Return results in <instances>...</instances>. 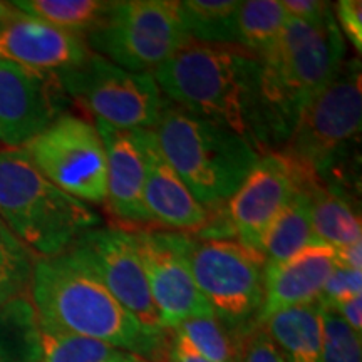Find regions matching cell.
Masks as SVG:
<instances>
[{"label": "cell", "mask_w": 362, "mask_h": 362, "mask_svg": "<svg viewBox=\"0 0 362 362\" xmlns=\"http://www.w3.org/2000/svg\"><path fill=\"white\" fill-rule=\"evenodd\" d=\"M320 320H322V362H362L361 334L352 330L330 307L320 305Z\"/></svg>", "instance_id": "cell-29"}, {"label": "cell", "mask_w": 362, "mask_h": 362, "mask_svg": "<svg viewBox=\"0 0 362 362\" xmlns=\"http://www.w3.org/2000/svg\"><path fill=\"white\" fill-rule=\"evenodd\" d=\"M287 19L280 0L240 2L235 22V45L262 57L282 34Z\"/></svg>", "instance_id": "cell-24"}, {"label": "cell", "mask_w": 362, "mask_h": 362, "mask_svg": "<svg viewBox=\"0 0 362 362\" xmlns=\"http://www.w3.org/2000/svg\"><path fill=\"white\" fill-rule=\"evenodd\" d=\"M69 96L56 72H42L0 59V143L24 148L59 116Z\"/></svg>", "instance_id": "cell-14"}, {"label": "cell", "mask_w": 362, "mask_h": 362, "mask_svg": "<svg viewBox=\"0 0 362 362\" xmlns=\"http://www.w3.org/2000/svg\"><path fill=\"white\" fill-rule=\"evenodd\" d=\"M362 126V71L359 59L344 62L337 76L298 117L282 151L307 175L346 194L354 189Z\"/></svg>", "instance_id": "cell-4"}, {"label": "cell", "mask_w": 362, "mask_h": 362, "mask_svg": "<svg viewBox=\"0 0 362 362\" xmlns=\"http://www.w3.org/2000/svg\"><path fill=\"white\" fill-rule=\"evenodd\" d=\"M69 99L96 121L124 131H153L166 98L151 72H131L90 54L83 64L59 72Z\"/></svg>", "instance_id": "cell-9"}, {"label": "cell", "mask_w": 362, "mask_h": 362, "mask_svg": "<svg viewBox=\"0 0 362 362\" xmlns=\"http://www.w3.org/2000/svg\"><path fill=\"white\" fill-rule=\"evenodd\" d=\"M22 149L62 192L88 205L106 203V149L94 123L64 112Z\"/></svg>", "instance_id": "cell-10"}, {"label": "cell", "mask_w": 362, "mask_h": 362, "mask_svg": "<svg viewBox=\"0 0 362 362\" xmlns=\"http://www.w3.org/2000/svg\"><path fill=\"white\" fill-rule=\"evenodd\" d=\"M264 327L285 362H322V320L317 302L279 312Z\"/></svg>", "instance_id": "cell-19"}, {"label": "cell", "mask_w": 362, "mask_h": 362, "mask_svg": "<svg viewBox=\"0 0 362 362\" xmlns=\"http://www.w3.org/2000/svg\"><path fill=\"white\" fill-rule=\"evenodd\" d=\"M240 362H285L264 325L253 324L237 334Z\"/></svg>", "instance_id": "cell-30"}, {"label": "cell", "mask_w": 362, "mask_h": 362, "mask_svg": "<svg viewBox=\"0 0 362 362\" xmlns=\"http://www.w3.org/2000/svg\"><path fill=\"white\" fill-rule=\"evenodd\" d=\"M93 51L84 35L27 17L0 25V59L42 72H64L83 64Z\"/></svg>", "instance_id": "cell-15"}, {"label": "cell", "mask_w": 362, "mask_h": 362, "mask_svg": "<svg viewBox=\"0 0 362 362\" xmlns=\"http://www.w3.org/2000/svg\"><path fill=\"white\" fill-rule=\"evenodd\" d=\"M163 96L243 138L262 156L272 149L260 96V57L226 44L192 40L153 72Z\"/></svg>", "instance_id": "cell-2"}, {"label": "cell", "mask_w": 362, "mask_h": 362, "mask_svg": "<svg viewBox=\"0 0 362 362\" xmlns=\"http://www.w3.org/2000/svg\"><path fill=\"white\" fill-rule=\"evenodd\" d=\"M238 0H185L180 2L185 29L202 44L235 45Z\"/></svg>", "instance_id": "cell-25"}, {"label": "cell", "mask_w": 362, "mask_h": 362, "mask_svg": "<svg viewBox=\"0 0 362 362\" xmlns=\"http://www.w3.org/2000/svg\"><path fill=\"white\" fill-rule=\"evenodd\" d=\"M143 146L146 176L144 205L153 223L170 232L197 235L208 221V211L194 200L185 181L163 156L153 131H138Z\"/></svg>", "instance_id": "cell-16"}, {"label": "cell", "mask_w": 362, "mask_h": 362, "mask_svg": "<svg viewBox=\"0 0 362 362\" xmlns=\"http://www.w3.org/2000/svg\"><path fill=\"white\" fill-rule=\"evenodd\" d=\"M334 250H336V265L362 270V242L337 247Z\"/></svg>", "instance_id": "cell-36"}, {"label": "cell", "mask_w": 362, "mask_h": 362, "mask_svg": "<svg viewBox=\"0 0 362 362\" xmlns=\"http://www.w3.org/2000/svg\"><path fill=\"white\" fill-rule=\"evenodd\" d=\"M42 339L30 296L0 305V362H40Z\"/></svg>", "instance_id": "cell-22"}, {"label": "cell", "mask_w": 362, "mask_h": 362, "mask_svg": "<svg viewBox=\"0 0 362 362\" xmlns=\"http://www.w3.org/2000/svg\"><path fill=\"white\" fill-rule=\"evenodd\" d=\"M288 17L317 24L332 12V6L322 0H280Z\"/></svg>", "instance_id": "cell-33"}, {"label": "cell", "mask_w": 362, "mask_h": 362, "mask_svg": "<svg viewBox=\"0 0 362 362\" xmlns=\"http://www.w3.org/2000/svg\"><path fill=\"white\" fill-rule=\"evenodd\" d=\"M29 296L40 330L94 339L148 362H166L171 330L136 319L69 250L35 259Z\"/></svg>", "instance_id": "cell-1"}, {"label": "cell", "mask_w": 362, "mask_h": 362, "mask_svg": "<svg viewBox=\"0 0 362 362\" xmlns=\"http://www.w3.org/2000/svg\"><path fill=\"white\" fill-rule=\"evenodd\" d=\"M107 362H148V361L141 359V357L126 354V352H121V354H117L116 357H112V359H110Z\"/></svg>", "instance_id": "cell-38"}, {"label": "cell", "mask_w": 362, "mask_h": 362, "mask_svg": "<svg viewBox=\"0 0 362 362\" xmlns=\"http://www.w3.org/2000/svg\"><path fill=\"white\" fill-rule=\"evenodd\" d=\"M339 30L357 52L362 51V2L361 0H339L332 7Z\"/></svg>", "instance_id": "cell-32"}, {"label": "cell", "mask_w": 362, "mask_h": 362, "mask_svg": "<svg viewBox=\"0 0 362 362\" xmlns=\"http://www.w3.org/2000/svg\"><path fill=\"white\" fill-rule=\"evenodd\" d=\"M107 160V210L116 220L128 225H153L144 205V165L143 146L138 131L116 129L96 121Z\"/></svg>", "instance_id": "cell-17"}, {"label": "cell", "mask_w": 362, "mask_h": 362, "mask_svg": "<svg viewBox=\"0 0 362 362\" xmlns=\"http://www.w3.org/2000/svg\"><path fill=\"white\" fill-rule=\"evenodd\" d=\"M344 56L346 40L334 11L317 24L288 17L260 57V96L274 151L284 148L307 104L336 78Z\"/></svg>", "instance_id": "cell-3"}, {"label": "cell", "mask_w": 362, "mask_h": 362, "mask_svg": "<svg viewBox=\"0 0 362 362\" xmlns=\"http://www.w3.org/2000/svg\"><path fill=\"white\" fill-rule=\"evenodd\" d=\"M310 180L315 178L298 168L282 151L264 153L245 181L221 206L233 240L262 262L260 245L267 230L293 194Z\"/></svg>", "instance_id": "cell-11"}, {"label": "cell", "mask_w": 362, "mask_h": 362, "mask_svg": "<svg viewBox=\"0 0 362 362\" xmlns=\"http://www.w3.org/2000/svg\"><path fill=\"white\" fill-rule=\"evenodd\" d=\"M0 220L35 259L59 255L101 226L94 208L45 178L22 148L0 151Z\"/></svg>", "instance_id": "cell-5"}, {"label": "cell", "mask_w": 362, "mask_h": 362, "mask_svg": "<svg viewBox=\"0 0 362 362\" xmlns=\"http://www.w3.org/2000/svg\"><path fill=\"white\" fill-rule=\"evenodd\" d=\"M302 189L309 197L310 223L319 242L334 248L362 242L361 216L352 200L319 180L309 181Z\"/></svg>", "instance_id": "cell-20"}, {"label": "cell", "mask_w": 362, "mask_h": 362, "mask_svg": "<svg viewBox=\"0 0 362 362\" xmlns=\"http://www.w3.org/2000/svg\"><path fill=\"white\" fill-rule=\"evenodd\" d=\"M67 250L93 272L136 319L149 327H161L133 230L98 226L81 235Z\"/></svg>", "instance_id": "cell-12"}, {"label": "cell", "mask_w": 362, "mask_h": 362, "mask_svg": "<svg viewBox=\"0 0 362 362\" xmlns=\"http://www.w3.org/2000/svg\"><path fill=\"white\" fill-rule=\"evenodd\" d=\"M357 296H362V270L336 265L325 280L322 293L317 302L330 307Z\"/></svg>", "instance_id": "cell-31"}, {"label": "cell", "mask_w": 362, "mask_h": 362, "mask_svg": "<svg viewBox=\"0 0 362 362\" xmlns=\"http://www.w3.org/2000/svg\"><path fill=\"white\" fill-rule=\"evenodd\" d=\"M330 309L336 310L352 330H356L357 334L362 332V296L347 298V300L339 302L336 305H330Z\"/></svg>", "instance_id": "cell-35"}, {"label": "cell", "mask_w": 362, "mask_h": 362, "mask_svg": "<svg viewBox=\"0 0 362 362\" xmlns=\"http://www.w3.org/2000/svg\"><path fill=\"white\" fill-rule=\"evenodd\" d=\"M153 133L163 156L206 211L220 210L260 158L238 134L168 99Z\"/></svg>", "instance_id": "cell-6"}, {"label": "cell", "mask_w": 362, "mask_h": 362, "mask_svg": "<svg viewBox=\"0 0 362 362\" xmlns=\"http://www.w3.org/2000/svg\"><path fill=\"white\" fill-rule=\"evenodd\" d=\"M178 247L214 315L237 334L257 324L264 302V265L237 240H203L178 232Z\"/></svg>", "instance_id": "cell-7"}, {"label": "cell", "mask_w": 362, "mask_h": 362, "mask_svg": "<svg viewBox=\"0 0 362 362\" xmlns=\"http://www.w3.org/2000/svg\"><path fill=\"white\" fill-rule=\"evenodd\" d=\"M12 4L27 17L84 37L103 24L112 6L111 0H17Z\"/></svg>", "instance_id": "cell-23"}, {"label": "cell", "mask_w": 362, "mask_h": 362, "mask_svg": "<svg viewBox=\"0 0 362 362\" xmlns=\"http://www.w3.org/2000/svg\"><path fill=\"white\" fill-rule=\"evenodd\" d=\"M22 16H24V13L17 11L12 2H2V0H0V25L7 24V22L19 19Z\"/></svg>", "instance_id": "cell-37"}, {"label": "cell", "mask_w": 362, "mask_h": 362, "mask_svg": "<svg viewBox=\"0 0 362 362\" xmlns=\"http://www.w3.org/2000/svg\"><path fill=\"white\" fill-rule=\"evenodd\" d=\"M42 359L40 362H107L121 351L94 339L40 330Z\"/></svg>", "instance_id": "cell-28"}, {"label": "cell", "mask_w": 362, "mask_h": 362, "mask_svg": "<svg viewBox=\"0 0 362 362\" xmlns=\"http://www.w3.org/2000/svg\"><path fill=\"white\" fill-rule=\"evenodd\" d=\"M183 336L203 357L214 362H240L237 336L215 315L193 317L173 329Z\"/></svg>", "instance_id": "cell-27"}, {"label": "cell", "mask_w": 362, "mask_h": 362, "mask_svg": "<svg viewBox=\"0 0 362 362\" xmlns=\"http://www.w3.org/2000/svg\"><path fill=\"white\" fill-rule=\"evenodd\" d=\"M35 255L0 220V305L30 293Z\"/></svg>", "instance_id": "cell-26"}, {"label": "cell", "mask_w": 362, "mask_h": 362, "mask_svg": "<svg viewBox=\"0 0 362 362\" xmlns=\"http://www.w3.org/2000/svg\"><path fill=\"white\" fill-rule=\"evenodd\" d=\"M160 325L173 330L193 317L214 315L178 247V232L133 228Z\"/></svg>", "instance_id": "cell-13"}, {"label": "cell", "mask_w": 362, "mask_h": 362, "mask_svg": "<svg viewBox=\"0 0 362 362\" xmlns=\"http://www.w3.org/2000/svg\"><path fill=\"white\" fill-rule=\"evenodd\" d=\"M317 242L310 223L309 197L298 189L269 226L260 245L264 270L284 264L302 248Z\"/></svg>", "instance_id": "cell-21"}, {"label": "cell", "mask_w": 362, "mask_h": 362, "mask_svg": "<svg viewBox=\"0 0 362 362\" xmlns=\"http://www.w3.org/2000/svg\"><path fill=\"white\" fill-rule=\"evenodd\" d=\"M89 49L131 72H155L192 42L178 0L112 2L103 24L86 35Z\"/></svg>", "instance_id": "cell-8"}, {"label": "cell", "mask_w": 362, "mask_h": 362, "mask_svg": "<svg viewBox=\"0 0 362 362\" xmlns=\"http://www.w3.org/2000/svg\"><path fill=\"white\" fill-rule=\"evenodd\" d=\"M334 267V247L317 240L284 264L264 270V302L257 324L264 325L279 312L319 300Z\"/></svg>", "instance_id": "cell-18"}, {"label": "cell", "mask_w": 362, "mask_h": 362, "mask_svg": "<svg viewBox=\"0 0 362 362\" xmlns=\"http://www.w3.org/2000/svg\"><path fill=\"white\" fill-rule=\"evenodd\" d=\"M166 362H214L203 357L181 334L171 330V341Z\"/></svg>", "instance_id": "cell-34"}]
</instances>
